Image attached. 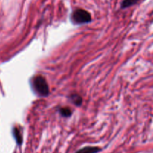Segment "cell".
Returning a JSON list of instances; mask_svg holds the SVG:
<instances>
[{"instance_id":"1","label":"cell","mask_w":153,"mask_h":153,"mask_svg":"<svg viewBox=\"0 0 153 153\" xmlns=\"http://www.w3.org/2000/svg\"><path fill=\"white\" fill-rule=\"evenodd\" d=\"M31 85L33 90L37 95L40 97H46L49 94V90L46 79L41 76H37L31 81Z\"/></svg>"},{"instance_id":"2","label":"cell","mask_w":153,"mask_h":153,"mask_svg":"<svg viewBox=\"0 0 153 153\" xmlns=\"http://www.w3.org/2000/svg\"><path fill=\"white\" fill-rule=\"evenodd\" d=\"M71 21L76 25L88 23L91 21V15L89 12L84 9L78 8L72 13Z\"/></svg>"},{"instance_id":"3","label":"cell","mask_w":153,"mask_h":153,"mask_svg":"<svg viewBox=\"0 0 153 153\" xmlns=\"http://www.w3.org/2000/svg\"><path fill=\"white\" fill-rule=\"evenodd\" d=\"M101 149L96 146H86L78 150L76 153H98Z\"/></svg>"},{"instance_id":"4","label":"cell","mask_w":153,"mask_h":153,"mask_svg":"<svg viewBox=\"0 0 153 153\" xmlns=\"http://www.w3.org/2000/svg\"><path fill=\"white\" fill-rule=\"evenodd\" d=\"M140 0H123V1L121 2V8L125 9L127 8L128 7H131V6L134 5L135 4H137Z\"/></svg>"},{"instance_id":"5","label":"cell","mask_w":153,"mask_h":153,"mask_svg":"<svg viewBox=\"0 0 153 153\" xmlns=\"http://www.w3.org/2000/svg\"><path fill=\"white\" fill-rule=\"evenodd\" d=\"M70 100H71V101L77 106H80L82 103V98L80 96L78 95V94H73V95L70 97Z\"/></svg>"},{"instance_id":"6","label":"cell","mask_w":153,"mask_h":153,"mask_svg":"<svg viewBox=\"0 0 153 153\" xmlns=\"http://www.w3.org/2000/svg\"><path fill=\"white\" fill-rule=\"evenodd\" d=\"M13 134L15 140H16V143H17V144L20 145L21 143H22V137H21L20 133H19V131L16 128H14L13 129Z\"/></svg>"},{"instance_id":"7","label":"cell","mask_w":153,"mask_h":153,"mask_svg":"<svg viewBox=\"0 0 153 153\" xmlns=\"http://www.w3.org/2000/svg\"><path fill=\"white\" fill-rule=\"evenodd\" d=\"M59 112L63 117H69L71 116L72 114V112L71 111H70V109L67 108H62L60 109Z\"/></svg>"}]
</instances>
